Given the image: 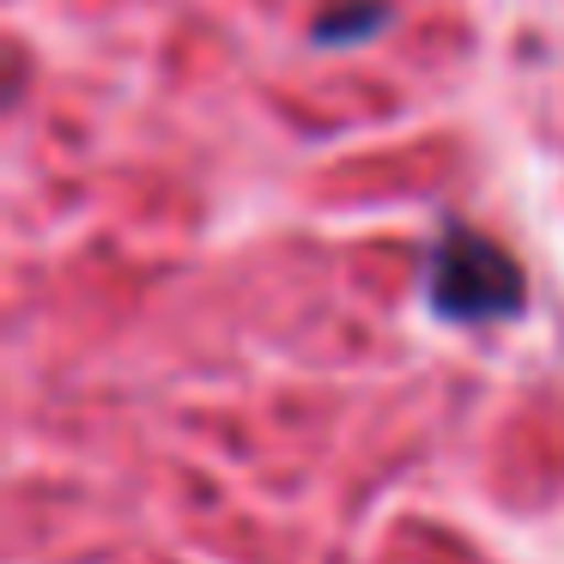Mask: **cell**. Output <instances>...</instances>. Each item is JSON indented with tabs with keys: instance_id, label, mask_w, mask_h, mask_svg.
Returning a JSON list of instances; mask_svg holds the SVG:
<instances>
[{
	"instance_id": "7a4b0ae2",
	"label": "cell",
	"mask_w": 564,
	"mask_h": 564,
	"mask_svg": "<svg viewBox=\"0 0 564 564\" xmlns=\"http://www.w3.org/2000/svg\"><path fill=\"white\" fill-rule=\"evenodd\" d=\"M382 19H389V13H382L377 0H365V7H358V13H346V19L328 13V19H316V43H322V50H328V43H358V37H370Z\"/></svg>"
},
{
	"instance_id": "6da1fadb",
	"label": "cell",
	"mask_w": 564,
	"mask_h": 564,
	"mask_svg": "<svg viewBox=\"0 0 564 564\" xmlns=\"http://www.w3.org/2000/svg\"><path fill=\"white\" fill-rule=\"evenodd\" d=\"M425 304L455 328L474 322H510L528 310V280L498 237L462 219H443L425 256Z\"/></svg>"
}]
</instances>
